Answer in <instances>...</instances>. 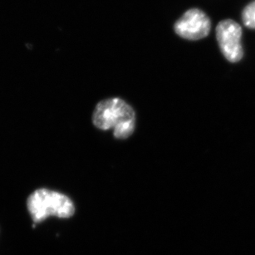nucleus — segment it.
Wrapping results in <instances>:
<instances>
[{"mask_svg": "<svg viewBox=\"0 0 255 255\" xmlns=\"http://www.w3.org/2000/svg\"><path fill=\"white\" fill-rule=\"evenodd\" d=\"M27 206L34 227L51 216L69 218L75 212V205L67 196L46 188L34 191L29 196Z\"/></svg>", "mask_w": 255, "mask_h": 255, "instance_id": "obj_2", "label": "nucleus"}, {"mask_svg": "<svg viewBox=\"0 0 255 255\" xmlns=\"http://www.w3.org/2000/svg\"><path fill=\"white\" fill-rule=\"evenodd\" d=\"M242 21L246 27L255 29V1L249 3L242 12Z\"/></svg>", "mask_w": 255, "mask_h": 255, "instance_id": "obj_5", "label": "nucleus"}, {"mask_svg": "<svg viewBox=\"0 0 255 255\" xmlns=\"http://www.w3.org/2000/svg\"><path fill=\"white\" fill-rule=\"evenodd\" d=\"M93 123L102 130L113 128L117 139H128L135 130V111L123 99H105L99 103L94 109Z\"/></svg>", "mask_w": 255, "mask_h": 255, "instance_id": "obj_1", "label": "nucleus"}, {"mask_svg": "<svg viewBox=\"0 0 255 255\" xmlns=\"http://www.w3.org/2000/svg\"><path fill=\"white\" fill-rule=\"evenodd\" d=\"M173 28L176 34L182 38L198 41L209 35L212 22L203 11L198 8H191L178 19Z\"/></svg>", "mask_w": 255, "mask_h": 255, "instance_id": "obj_4", "label": "nucleus"}, {"mask_svg": "<svg viewBox=\"0 0 255 255\" xmlns=\"http://www.w3.org/2000/svg\"><path fill=\"white\" fill-rule=\"evenodd\" d=\"M216 35L220 50L225 58L231 63L241 61L244 56L241 25L232 19L223 20L217 25Z\"/></svg>", "mask_w": 255, "mask_h": 255, "instance_id": "obj_3", "label": "nucleus"}]
</instances>
